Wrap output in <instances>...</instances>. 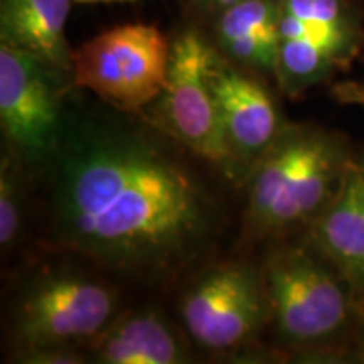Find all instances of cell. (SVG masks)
I'll use <instances>...</instances> for the list:
<instances>
[{
    "instance_id": "cell-3",
    "label": "cell",
    "mask_w": 364,
    "mask_h": 364,
    "mask_svg": "<svg viewBox=\"0 0 364 364\" xmlns=\"http://www.w3.org/2000/svg\"><path fill=\"white\" fill-rule=\"evenodd\" d=\"M262 277L277 331L295 348L322 351L361 317L353 290L309 240L272 252Z\"/></svg>"
},
{
    "instance_id": "cell-12",
    "label": "cell",
    "mask_w": 364,
    "mask_h": 364,
    "mask_svg": "<svg viewBox=\"0 0 364 364\" xmlns=\"http://www.w3.org/2000/svg\"><path fill=\"white\" fill-rule=\"evenodd\" d=\"M75 0H0V44L12 46L71 75L66 22Z\"/></svg>"
},
{
    "instance_id": "cell-7",
    "label": "cell",
    "mask_w": 364,
    "mask_h": 364,
    "mask_svg": "<svg viewBox=\"0 0 364 364\" xmlns=\"http://www.w3.org/2000/svg\"><path fill=\"white\" fill-rule=\"evenodd\" d=\"M63 75L34 54L0 44V124L27 162H43L61 145Z\"/></svg>"
},
{
    "instance_id": "cell-17",
    "label": "cell",
    "mask_w": 364,
    "mask_h": 364,
    "mask_svg": "<svg viewBox=\"0 0 364 364\" xmlns=\"http://www.w3.org/2000/svg\"><path fill=\"white\" fill-rule=\"evenodd\" d=\"M356 361L364 364V311L361 314V322H359V332H358V346H356Z\"/></svg>"
},
{
    "instance_id": "cell-20",
    "label": "cell",
    "mask_w": 364,
    "mask_h": 364,
    "mask_svg": "<svg viewBox=\"0 0 364 364\" xmlns=\"http://www.w3.org/2000/svg\"><path fill=\"white\" fill-rule=\"evenodd\" d=\"M354 91V98H361V102L364 103V85H359V86H354L351 88Z\"/></svg>"
},
{
    "instance_id": "cell-2",
    "label": "cell",
    "mask_w": 364,
    "mask_h": 364,
    "mask_svg": "<svg viewBox=\"0 0 364 364\" xmlns=\"http://www.w3.org/2000/svg\"><path fill=\"white\" fill-rule=\"evenodd\" d=\"M354 159L348 142L318 127L284 129L258 161L248 193V216L260 235L309 226L336 193Z\"/></svg>"
},
{
    "instance_id": "cell-1",
    "label": "cell",
    "mask_w": 364,
    "mask_h": 364,
    "mask_svg": "<svg viewBox=\"0 0 364 364\" xmlns=\"http://www.w3.org/2000/svg\"><path fill=\"white\" fill-rule=\"evenodd\" d=\"M58 236L112 270L164 277L209 238L215 204L198 177L136 130L88 124L59 145Z\"/></svg>"
},
{
    "instance_id": "cell-5",
    "label": "cell",
    "mask_w": 364,
    "mask_h": 364,
    "mask_svg": "<svg viewBox=\"0 0 364 364\" xmlns=\"http://www.w3.org/2000/svg\"><path fill=\"white\" fill-rule=\"evenodd\" d=\"M171 53L172 43L157 26H115L73 51V85L118 110L139 112L162 97Z\"/></svg>"
},
{
    "instance_id": "cell-14",
    "label": "cell",
    "mask_w": 364,
    "mask_h": 364,
    "mask_svg": "<svg viewBox=\"0 0 364 364\" xmlns=\"http://www.w3.org/2000/svg\"><path fill=\"white\" fill-rule=\"evenodd\" d=\"M279 39V0H241L218 17V48L247 68L275 75Z\"/></svg>"
},
{
    "instance_id": "cell-19",
    "label": "cell",
    "mask_w": 364,
    "mask_h": 364,
    "mask_svg": "<svg viewBox=\"0 0 364 364\" xmlns=\"http://www.w3.org/2000/svg\"><path fill=\"white\" fill-rule=\"evenodd\" d=\"M78 4H117V2H134V0H75Z\"/></svg>"
},
{
    "instance_id": "cell-18",
    "label": "cell",
    "mask_w": 364,
    "mask_h": 364,
    "mask_svg": "<svg viewBox=\"0 0 364 364\" xmlns=\"http://www.w3.org/2000/svg\"><path fill=\"white\" fill-rule=\"evenodd\" d=\"M199 2L204 4L206 7H213L216 11H225V9L235 6V4L241 2V0H199Z\"/></svg>"
},
{
    "instance_id": "cell-16",
    "label": "cell",
    "mask_w": 364,
    "mask_h": 364,
    "mask_svg": "<svg viewBox=\"0 0 364 364\" xmlns=\"http://www.w3.org/2000/svg\"><path fill=\"white\" fill-rule=\"evenodd\" d=\"M24 363L36 364H66V363H83V354L73 351L71 348H54V349H38V351L22 353Z\"/></svg>"
},
{
    "instance_id": "cell-15",
    "label": "cell",
    "mask_w": 364,
    "mask_h": 364,
    "mask_svg": "<svg viewBox=\"0 0 364 364\" xmlns=\"http://www.w3.org/2000/svg\"><path fill=\"white\" fill-rule=\"evenodd\" d=\"M11 162L4 159L2 171H0V245L2 248L11 247L17 238V231L21 225L19 215V193L14 184Z\"/></svg>"
},
{
    "instance_id": "cell-13",
    "label": "cell",
    "mask_w": 364,
    "mask_h": 364,
    "mask_svg": "<svg viewBox=\"0 0 364 364\" xmlns=\"http://www.w3.org/2000/svg\"><path fill=\"white\" fill-rule=\"evenodd\" d=\"M103 364H179L186 361L184 346L171 326L156 312H136L113 318L88 343Z\"/></svg>"
},
{
    "instance_id": "cell-10",
    "label": "cell",
    "mask_w": 364,
    "mask_h": 364,
    "mask_svg": "<svg viewBox=\"0 0 364 364\" xmlns=\"http://www.w3.org/2000/svg\"><path fill=\"white\" fill-rule=\"evenodd\" d=\"M209 81L231 152L263 156L284 132L270 91L218 51Z\"/></svg>"
},
{
    "instance_id": "cell-4",
    "label": "cell",
    "mask_w": 364,
    "mask_h": 364,
    "mask_svg": "<svg viewBox=\"0 0 364 364\" xmlns=\"http://www.w3.org/2000/svg\"><path fill=\"white\" fill-rule=\"evenodd\" d=\"M279 34L277 81L299 97L351 65L364 29L356 0H279Z\"/></svg>"
},
{
    "instance_id": "cell-6",
    "label": "cell",
    "mask_w": 364,
    "mask_h": 364,
    "mask_svg": "<svg viewBox=\"0 0 364 364\" xmlns=\"http://www.w3.org/2000/svg\"><path fill=\"white\" fill-rule=\"evenodd\" d=\"M117 300L107 285L73 273L39 279L17 304L12 336L22 353L88 344L113 321Z\"/></svg>"
},
{
    "instance_id": "cell-8",
    "label": "cell",
    "mask_w": 364,
    "mask_h": 364,
    "mask_svg": "<svg viewBox=\"0 0 364 364\" xmlns=\"http://www.w3.org/2000/svg\"><path fill=\"white\" fill-rule=\"evenodd\" d=\"M189 336L211 351H231L252 341L272 318L262 273L226 263L204 273L182 300Z\"/></svg>"
},
{
    "instance_id": "cell-9",
    "label": "cell",
    "mask_w": 364,
    "mask_h": 364,
    "mask_svg": "<svg viewBox=\"0 0 364 364\" xmlns=\"http://www.w3.org/2000/svg\"><path fill=\"white\" fill-rule=\"evenodd\" d=\"M215 54L216 49L196 31L177 36L161 98L171 134L196 156L220 164L230 161L233 152L209 81Z\"/></svg>"
},
{
    "instance_id": "cell-11",
    "label": "cell",
    "mask_w": 364,
    "mask_h": 364,
    "mask_svg": "<svg viewBox=\"0 0 364 364\" xmlns=\"http://www.w3.org/2000/svg\"><path fill=\"white\" fill-rule=\"evenodd\" d=\"M307 240L346 280L363 314L364 162H351L338 193L309 225Z\"/></svg>"
}]
</instances>
